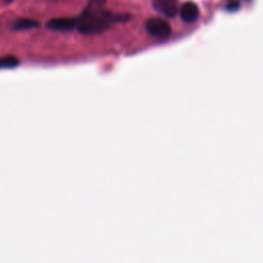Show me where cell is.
<instances>
[{"label":"cell","instance_id":"cell-7","mask_svg":"<svg viewBox=\"0 0 263 263\" xmlns=\"http://www.w3.org/2000/svg\"><path fill=\"white\" fill-rule=\"evenodd\" d=\"M20 61L14 55L0 57V69H12L17 67Z\"/></svg>","mask_w":263,"mask_h":263},{"label":"cell","instance_id":"cell-9","mask_svg":"<svg viewBox=\"0 0 263 263\" xmlns=\"http://www.w3.org/2000/svg\"><path fill=\"white\" fill-rule=\"evenodd\" d=\"M5 2H9V1H11V0H4Z\"/></svg>","mask_w":263,"mask_h":263},{"label":"cell","instance_id":"cell-2","mask_svg":"<svg viewBox=\"0 0 263 263\" xmlns=\"http://www.w3.org/2000/svg\"><path fill=\"white\" fill-rule=\"evenodd\" d=\"M145 27L151 36L158 39H166L172 33L170 24L161 18H150L146 22Z\"/></svg>","mask_w":263,"mask_h":263},{"label":"cell","instance_id":"cell-5","mask_svg":"<svg viewBox=\"0 0 263 263\" xmlns=\"http://www.w3.org/2000/svg\"><path fill=\"white\" fill-rule=\"evenodd\" d=\"M180 15L185 23H194L199 16L198 7L193 2H186L180 8Z\"/></svg>","mask_w":263,"mask_h":263},{"label":"cell","instance_id":"cell-4","mask_svg":"<svg viewBox=\"0 0 263 263\" xmlns=\"http://www.w3.org/2000/svg\"><path fill=\"white\" fill-rule=\"evenodd\" d=\"M152 4L155 10L167 17H173L178 12L177 0H153Z\"/></svg>","mask_w":263,"mask_h":263},{"label":"cell","instance_id":"cell-6","mask_svg":"<svg viewBox=\"0 0 263 263\" xmlns=\"http://www.w3.org/2000/svg\"><path fill=\"white\" fill-rule=\"evenodd\" d=\"M39 27V23L35 20H31V18H21V20H17L12 28L13 30H16V31H21V30H31V29H34V28H38Z\"/></svg>","mask_w":263,"mask_h":263},{"label":"cell","instance_id":"cell-3","mask_svg":"<svg viewBox=\"0 0 263 263\" xmlns=\"http://www.w3.org/2000/svg\"><path fill=\"white\" fill-rule=\"evenodd\" d=\"M46 27L51 31L69 32L76 27V20L72 17H57L51 18L46 24Z\"/></svg>","mask_w":263,"mask_h":263},{"label":"cell","instance_id":"cell-8","mask_svg":"<svg viewBox=\"0 0 263 263\" xmlns=\"http://www.w3.org/2000/svg\"><path fill=\"white\" fill-rule=\"evenodd\" d=\"M226 9L229 10V11H236V10L239 9V3L237 1L231 0L230 2H228L227 6H226Z\"/></svg>","mask_w":263,"mask_h":263},{"label":"cell","instance_id":"cell-1","mask_svg":"<svg viewBox=\"0 0 263 263\" xmlns=\"http://www.w3.org/2000/svg\"><path fill=\"white\" fill-rule=\"evenodd\" d=\"M105 0H91L76 20V28L82 34H98L109 28L112 22H125L128 14L112 13L103 9Z\"/></svg>","mask_w":263,"mask_h":263},{"label":"cell","instance_id":"cell-10","mask_svg":"<svg viewBox=\"0 0 263 263\" xmlns=\"http://www.w3.org/2000/svg\"><path fill=\"white\" fill-rule=\"evenodd\" d=\"M246 1H247V0H246ZM248 1H250V0H248Z\"/></svg>","mask_w":263,"mask_h":263}]
</instances>
